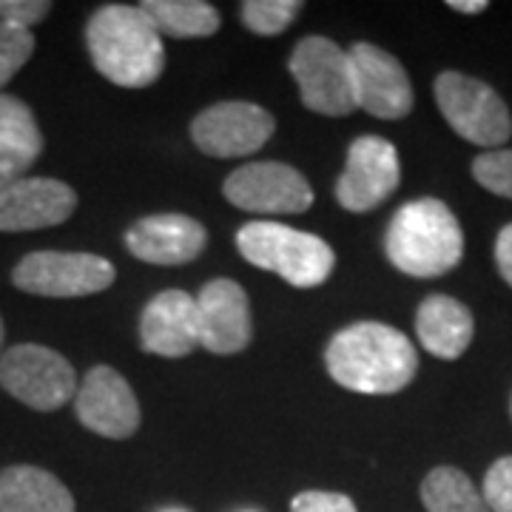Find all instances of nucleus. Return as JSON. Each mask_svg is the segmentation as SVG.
Here are the masks:
<instances>
[{
    "instance_id": "nucleus-20",
    "label": "nucleus",
    "mask_w": 512,
    "mask_h": 512,
    "mask_svg": "<svg viewBox=\"0 0 512 512\" xmlns=\"http://www.w3.org/2000/svg\"><path fill=\"white\" fill-rule=\"evenodd\" d=\"M43 154L35 111L15 94L0 92V183L23 177Z\"/></svg>"
},
{
    "instance_id": "nucleus-13",
    "label": "nucleus",
    "mask_w": 512,
    "mask_h": 512,
    "mask_svg": "<svg viewBox=\"0 0 512 512\" xmlns=\"http://www.w3.org/2000/svg\"><path fill=\"white\" fill-rule=\"evenodd\" d=\"M348 55L353 63L356 109L379 120H402L413 111V83L399 57L373 43H353Z\"/></svg>"
},
{
    "instance_id": "nucleus-16",
    "label": "nucleus",
    "mask_w": 512,
    "mask_h": 512,
    "mask_svg": "<svg viewBox=\"0 0 512 512\" xmlns=\"http://www.w3.org/2000/svg\"><path fill=\"white\" fill-rule=\"evenodd\" d=\"M208 245V231L188 214H151L126 231L128 254L148 265L194 262Z\"/></svg>"
},
{
    "instance_id": "nucleus-22",
    "label": "nucleus",
    "mask_w": 512,
    "mask_h": 512,
    "mask_svg": "<svg viewBox=\"0 0 512 512\" xmlns=\"http://www.w3.org/2000/svg\"><path fill=\"white\" fill-rule=\"evenodd\" d=\"M419 493L427 512H490L484 504V495L476 490L470 476L450 464L430 470L421 481Z\"/></svg>"
},
{
    "instance_id": "nucleus-19",
    "label": "nucleus",
    "mask_w": 512,
    "mask_h": 512,
    "mask_svg": "<svg viewBox=\"0 0 512 512\" xmlns=\"http://www.w3.org/2000/svg\"><path fill=\"white\" fill-rule=\"evenodd\" d=\"M0 512H77V504L55 473L35 464H12L0 470Z\"/></svg>"
},
{
    "instance_id": "nucleus-29",
    "label": "nucleus",
    "mask_w": 512,
    "mask_h": 512,
    "mask_svg": "<svg viewBox=\"0 0 512 512\" xmlns=\"http://www.w3.org/2000/svg\"><path fill=\"white\" fill-rule=\"evenodd\" d=\"M495 265H498V274L504 276V282L512 288V222L504 225L495 237Z\"/></svg>"
},
{
    "instance_id": "nucleus-8",
    "label": "nucleus",
    "mask_w": 512,
    "mask_h": 512,
    "mask_svg": "<svg viewBox=\"0 0 512 512\" xmlns=\"http://www.w3.org/2000/svg\"><path fill=\"white\" fill-rule=\"evenodd\" d=\"M117 271L109 259L77 251H35L26 254L12 271V285L32 296L77 299L109 291Z\"/></svg>"
},
{
    "instance_id": "nucleus-17",
    "label": "nucleus",
    "mask_w": 512,
    "mask_h": 512,
    "mask_svg": "<svg viewBox=\"0 0 512 512\" xmlns=\"http://www.w3.org/2000/svg\"><path fill=\"white\" fill-rule=\"evenodd\" d=\"M140 345L163 359H183L200 348L197 299L191 293L160 291L140 313Z\"/></svg>"
},
{
    "instance_id": "nucleus-25",
    "label": "nucleus",
    "mask_w": 512,
    "mask_h": 512,
    "mask_svg": "<svg viewBox=\"0 0 512 512\" xmlns=\"http://www.w3.org/2000/svg\"><path fill=\"white\" fill-rule=\"evenodd\" d=\"M473 177L490 194L512 200V148L484 151L473 160Z\"/></svg>"
},
{
    "instance_id": "nucleus-32",
    "label": "nucleus",
    "mask_w": 512,
    "mask_h": 512,
    "mask_svg": "<svg viewBox=\"0 0 512 512\" xmlns=\"http://www.w3.org/2000/svg\"><path fill=\"white\" fill-rule=\"evenodd\" d=\"M165 512H180V510H165Z\"/></svg>"
},
{
    "instance_id": "nucleus-7",
    "label": "nucleus",
    "mask_w": 512,
    "mask_h": 512,
    "mask_svg": "<svg viewBox=\"0 0 512 512\" xmlns=\"http://www.w3.org/2000/svg\"><path fill=\"white\" fill-rule=\"evenodd\" d=\"M77 384V370L57 350L26 342L0 353V387L37 413H55L74 402Z\"/></svg>"
},
{
    "instance_id": "nucleus-26",
    "label": "nucleus",
    "mask_w": 512,
    "mask_h": 512,
    "mask_svg": "<svg viewBox=\"0 0 512 512\" xmlns=\"http://www.w3.org/2000/svg\"><path fill=\"white\" fill-rule=\"evenodd\" d=\"M481 495L490 512H512V456L498 458L487 470Z\"/></svg>"
},
{
    "instance_id": "nucleus-11",
    "label": "nucleus",
    "mask_w": 512,
    "mask_h": 512,
    "mask_svg": "<svg viewBox=\"0 0 512 512\" xmlns=\"http://www.w3.org/2000/svg\"><path fill=\"white\" fill-rule=\"evenodd\" d=\"M402 185L399 151L379 134H362L348 148V163L336 180V202L350 214H367Z\"/></svg>"
},
{
    "instance_id": "nucleus-10",
    "label": "nucleus",
    "mask_w": 512,
    "mask_h": 512,
    "mask_svg": "<svg viewBox=\"0 0 512 512\" xmlns=\"http://www.w3.org/2000/svg\"><path fill=\"white\" fill-rule=\"evenodd\" d=\"M191 140L202 154L217 160L251 157L276 131L274 114L248 100H222L191 120Z\"/></svg>"
},
{
    "instance_id": "nucleus-24",
    "label": "nucleus",
    "mask_w": 512,
    "mask_h": 512,
    "mask_svg": "<svg viewBox=\"0 0 512 512\" xmlns=\"http://www.w3.org/2000/svg\"><path fill=\"white\" fill-rule=\"evenodd\" d=\"M35 35L29 29L0 20V89L35 55Z\"/></svg>"
},
{
    "instance_id": "nucleus-2",
    "label": "nucleus",
    "mask_w": 512,
    "mask_h": 512,
    "mask_svg": "<svg viewBox=\"0 0 512 512\" xmlns=\"http://www.w3.org/2000/svg\"><path fill=\"white\" fill-rule=\"evenodd\" d=\"M94 69L120 89H148L165 72L163 35L140 6L106 3L86 23Z\"/></svg>"
},
{
    "instance_id": "nucleus-9",
    "label": "nucleus",
    "mask_w": 512,
    "mask_h": 512,
    "mask_svg": "<svg viewBox=\"0 0 512 512\" xmlns=\"http://www.w3.org/2000/svg\"><path fill=\"white\" fill-rule=\"evenodd\" d=\"M222 194L248 214H305L316 200L311 183L288 163L259 160L239 165L222 183Z\"/></svg>"
},
{
    "instance_id": "nucleus-5",
    "label": "nucleus",
    "mask_w": 512,
    "mask_h": 512,
    "mask_svg": "<svg viewBox=\"0 0 512 512\" xmlns=\"http://www.w3.org/2000/svg\"><path fill=\"white\" fill-rule=\"evenodd\" d=\"M433 92L441 117L467 143L495 151L512 137L510 109L484 80L461 72H441Z\"/></svg>"
},
{
    "instance_id": "nucleus-31",
    "label": "nucleus",
    "mask_w": 512,
    "mask_h": 512,
    "mask_svg": "<svg viewBox=\"0 0 512 512\" xmlns=\"http://www.w3.org/2000/svg\"><path fill=\"white\" fill-rule=\"evenodd\" d=\"M3 336H6V328H3V319H0V350H3Z\"/></svg>"
},
{
    "instance_id": "nucleus-18",
    "label": "nucleus",
    "mask_w": 512,
    "mask_h": 512,
    "mask_svg": "<svg viewBox=\"0 0 512 512\" xmlns=\"http://www.w3.org/2000/svg\"><path fill=\"white\" fill-rule=\"evenodd\" d=\"M416 336L430 356L453 362L473 345L476 319L464 302L447 293H433L416 311Z\"/></svg>"
},
{
    "instance_id": "nucleus-14",
    "label": "nucleus",
    "mask_w": 512,
    "mask_h": 512,
    "mask_svg": "<svg viewBox=\"0 0 512 512\" xmlns=\"http://www.w3.org/2000/svg\"><path fill=\"white\" fill-rule=\"evenodd\" d=\"M77 208V191L55 177H15L0 183V231H43L69 220Z\"/></svg>"
},
{
    "instance_id": "nucleus-1",
    "label": "nucleus",
    "mask_w": 512,
    "mask_h": 512,
    "mask_svg": "<svg viewBox=\"0 0 512 512\" xmlns=\"http://www.w3.org/2000/svg\"><path fill=\"white\" fill-rule=\"evenodd\" d=\"M330 379L362 396L399 393L419 373V353L402 330L382 322L342 328L325 348Z\"/></svg>"
},
{
    "instance_id": "nucleus-15",
    "label": "nucleus",
    "mask_w": 512,
    "mask_h": 512,
    "mask_svg": "<svg viewBox=\"0 0 512 512\" xmlns=\"http://www.w3.org/2000/svg\"><path fill=\"white\" fill-rule=\"evenodd\" d=\"M197 328L200 348L214 356H234L254 339L251 299L234 279H211L197 293Z\"/></svg>"
},
{
    "instance_id": "nucleus-23",
    "label": "nucleus",
    "mask_w": 512,
    "mask_h": 512,
    "mask_svg": "<svg viewBox=\"0 0 512 512\" xmlns=\"http://www.w3.org/2000/svg\"><path fill=\"white\" fill-rule=\"evenodd\" d=\"M302 12V0H245L239 18L248 32L259 37L282 35Z\"/></svg>"
},
{
    "instance_id": "nucleus-4",
    "label": "nucleus",
    "mask_w": 512,
    "mask_h": 512,
    "mask_svg": "<svg viewBox=\"0 0 512 512\" xmlns=\"http://www.w3.org/2000/svg\"><path fill=\"white\" fill-rule=\"evenodd\" d=\"M237 251L293 288H319L336 268V254L325 239L274 220L245 222L237 231Z\"/></svg>"
},
{
    "instance_id": "nucleus-28",
    "label": "nucleus",
    "mask_w": 512,
    "mask_h": 512,
    "mask_svg": "<svg viewBox=\"0 0 512 512\" xmlns=\"http://www.w3.org/2000/svg\"><path fill=\"white\" fill-rule=\"evenodd\" d=\"M49 12H52L49 0H0V20L29 32L40 20L49 18Z\"/></svg>"
},
{
    "instance_id": "nucleus-12",
    "label": "nucleus",
    "mask_w": 512,
    "mask_h": 512,
    "mask_svg": "<svg viewBox=\"0 0 512 512\" xmlns=\"http://www.w3.org/2000/svg\"><path fill=\"white\" fill-rule=\"evenodd\" d=\"M77 421L103 439H131L140 427V402L128 379L109 365L92 367L74 393Z\"/></svg>"
},
{
    "instance_id": "nucleus-27",
    "label": "nucleus",
    "mask_w": 512,
    "mask_h": 512,
    "mask_svg": "<svg viewBox=\"0 0 512 512\" xmlns=\"http://www.w3.org/2000/svg\"><path fill=\"white\" fill-rule=\"evenodd\" d=\"M291 512H359L353 498L345 493H330V490H305L293 495Z\"/></svg>"
},
{
    "instance_id": "nucleus-6",
    "label": "nucleus",
    "mask_w": 512,
    "mask_h": 512,
    "mask_svg": "<svg viewBox=\"0 0 512 512\" xmlns=\"http://www.w3.org/2000/svg\"><path fill=\"white\" fill-rule=\"evenodd\" d=\"M305 109L322 117H348L356 111L350 55L330 37H302L288 60Z\"/></svg>"
},
{
    "instance_id": "nucleus-3",
    "label": "nucleus",
    "mask_w": 512,
    "mask_h": 512,
    "mask_svg": "<svg viewBox=\"0 0 512 512\" xmlns=\"http://www.w3.org/2000/svg\"><path fill=\"white\" fill-rule=\"evenodd\" d=\"M384 254L396 271L416 279L450 274L464 256L456 214L433 197L404 202L384 231Z\"/></svg>"
},
{
    "instance_id": "nucleus-30",
    "label": "nucleus",
    "mask_w": 512,
    "mask_h": 512,
    "mask_svg": "<svg viewBox=\"0 0 512 512\" xmlns=\"http://www.w3.org/2000/svg\"><path fill=\"white\" fill-rule=\"evenodd\" d=\"M453 12H461V15H478V12H487V0H450L447 3Z\"/></svg>"
},
{
    "instance_id": "nucleus-21",
    "label": "nucleus",
    "mask_w": 512,
    "mask_h": 512,
    "mask_svg": "<svg viewBox=\"0 0 512 512\" xmlns=\"http://www.w3.org/2000/svg\"><path fill=\"white\" fill-rule=\"evenodd\" d=\"M140 9L146 12L157 32L174 40L211 37L220 29V12L205 0H143Z\"/></svg>"
}]
</instances>
